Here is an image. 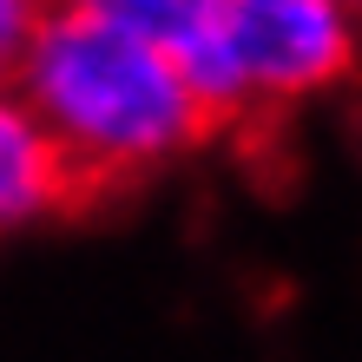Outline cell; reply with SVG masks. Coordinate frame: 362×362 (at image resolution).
<instances>
[{
  "instance_id": "1",
  "label": "cell",
  "mask_w": 362,
  "mask_h": 362,
  "mask_svg": "<svg viewBox=\"0 0 362 362\" xmlns=\"http://www.w3.org/2000/svg\"><path fill=\"white\" fill-rule=\"evenodd\" d=\"M7 93L47 125L86 191L152 178L191 158L218 125L165 27L99 7L40 13L33 40L7 66Z\"/></svg>"
},
{
  "instance_id": "2",
  "label": "cell",
  "mask_w": 362,
  "mask_h": 362,
  "mask_svg": "<svg viewBox=\"0 0 362 362\" xmlns=\"http://www.w3.org/2000/svg\"><path fill=\"white\" fill-rule=\"evenodd\" d=\"M165 40L211 119H264L336 93L362 66L356 0H178Z\"/></svg>"
},
{
  "instance_id": "3",
  "label": "cell",
  "mask_w": 362,
  "mask_h": 362,
  "mask_svg": "<svg viewBox=\"0 0 362 362\" xmlns=\"http://www.w3.org/2000/svg\"><path fill=\"white\" fill-rule=\"evenodd\" d=\"M79 172L66 165V152L47 139L27 105L13 93H0V238L40 230L47 218H59L79 198Z\"/></svg>"
},
{
  "instance_id": "4",
  "label": "cell",
  "mask_w": 362,
  "mask_h": 362,
  "mask_svg": "<svg viewBox=\"0 0 362 362\" xmlns=\"http://www.w3.org/2000/svg\"><path fill=\"white\" fill-rule=\"evenodd\" d=\"M40 13H47V0H0V73L20 59V47L33 40Z\"/></svg>"
},
{
  "instance_id": "5",
  "label": "cell",
  "mask_w": 362,
  "mask_h": 362,
  "mask_svg": "<svg viewBox=\"0 0 362 362\" xmlns=\"http://www.w3.org/2000/svg\"><path fill=\"white\" fill-rule=\"evenodd\" d=\"M47 7H99V13H132V20H152V27H165L178 0H47Z\"/></svg>"
},
{
  "instance_id": "6",
  "label": "cell",
  "mask_w": 362,
  "mask_h": 362,
  "mask_svg": "<svg viewBox=\"0 0 362 362\" xmlns=\"http://www.w3.org/2000/svg\"><path fill=\"white\" fill-rule=\"evenodd\" d=\"M0 93H7V73H0Z\"/></svg>"
},
{
  "instance_id": "7",
  "label": "cell",
  "mask_w": 362,
  "mask_h": 362,
  "mask_svg": "<svg viewBox=\"0 0 362 362\" xmlns=\"http://www.w3.org/2000/svg\"><path fill=\"white\" fill-rule=\"evenodd\" d=\"M356 7H362V0H356Z\"/></svg>"
}]
</instances>
